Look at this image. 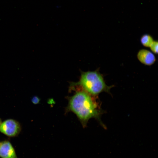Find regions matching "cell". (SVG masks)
Listing matches in <instances>:
<instances>
[{
  "label": "cell",
  "mask_w": 158,
  "mask_h": 158,
  "mask_svg": "<svg viewBox=\"0 0 158 158\" xmlns=\"http://www.w3.org/2000/svg\"><path fill=\"white\" fill-rule=\"evenodd\" d=\"M31 101L32 103L34 104H37L39 102L40 99L37 96H34L32 98Z\"/></svg>",
  "instance_id": "cell-8"
},
{
  "label": "cell",
  "mask_w": 158,
  "mask_h": 158,
  "mask_svg": "<svg viewBox=\"0 0 158 158\" xmlns=\"http://www.w3.org/2000/svg\"><path fill=\"white\" fill-rule=\"evenodd\" d=\"M137 58L141 63L148 66L153 65L156 61L154 54L150 51L145 49H141L138 51Z\"/></svg>",
  "instance_id": "cell-5"
},
{
  "label": "cell",
  "mask_w": 158,
  "mask_h": 158,
  "mask_svg": "<svg viewBox=\"0 0 158 158\" xmlns=\"http://www.w3.org/2000/svg\"><path fill=\"white\" fill-rule=\"evenodd\" d=\"M22 130L20 123L15 119L9 118L2 122L0 125V133L10 138L17 136Z\"/></svg>",
  "instance_id": "cell-3"
},
{
  "label": "cell",
  "mask_w": 158,
  "mask_h": 158,
  "mask_svg": "<svg viewBox=\"0 0 158 158\" xmlns=\"http://www.w3.org/2000/svg\"><path fill=\"white\" fill-rule=\"evenodd\" d=\"M2 122V121H1V119L0 118V124H1V122Z\"/></svg>",
  "instance_id": "cell-9"
},
{
  "label": "cell",
  "mask_w": 158,
  "mask_h": 158,
  "mask_svg": "<svg viewBox=\"0 0 158 158\" xmlns=\"http://www.w3.org/2000/svg\"><path fill=\"white\" fill-rule=\"evenodd\" d=\"M158 41L154 40L150 47L151 51L155 54H158Z\"/></svg>",
  "instance_id": "cell-7"
},
{
  "label": "cell",
  "mask_w": 158,
  "mask_h": 158,
  "mask_svg": "<svg viewBox=\"0 0 158 158\" xmlns=\"http://www.w3.org/2000/svg\"><path fill=\"white\" fill-rule=\"evenodd\" d=\"M0 157L1 158H18L14 147L8 140L0 142Z\"/></svg>",
  "instance_id": "cell-4"
},
{
  "label": "cell",
  "mask_w": 158,
  "mask_h": 158,
  "mask_svg": "<svg viewBox=\"0 0 158 158\" xmlns=\"http://www.w3.org/2000/svg\"><path fill=\"white\" fill-rule=\"evenodd\" d=\"M78 86L92 96L97 95L103 92H109L112 87L107 85L103 75L98 70L81 72L79 81L71 84L72 87Z\"/></svg>",
  "instance_id": "cell-2"
},
{
  "label": "cell",
  "mask_w": 158,
  "mask_h": 158,
  "mask_svg": "<svg viewBox=\"0 0 158 158\" xmlns=\"http://www.w3.org/2000/svg\"><path fill=\"white\" fill-rule=\"evenodd\" d=\"M85 91H77L69 99L68 109L75 114L83 126L92 118H98L99 111L92 96Z\"/></svg>",
  "instance_id": "cell-1"
},
{
  "label": "cell",
  "mask_w": 158,
  "mask_h": 158,
  "mask_svg": "<svg viewBox=\"0 0 158 158\" xmlns=\"http://www.w3.org/2000/svg\"></svg>",
  "instance_id": "cell-10"
},
{
  "label": "cell",
  "mask_w": 158,
  "mask_h": 158,
  "mask_svg": "<svg viewBox=\"0 0 158 158\" xmlns=\"http://www.w3.org/2000/svg\"><path fill=\"white\" fill-rule=\"evenodd\" d=\"M154 40L150 35L145 34L141 37L140 41L142 44L147 47H150Z\"/></svg>",
  "instance_id": "cell-6"
}]
</instances>
